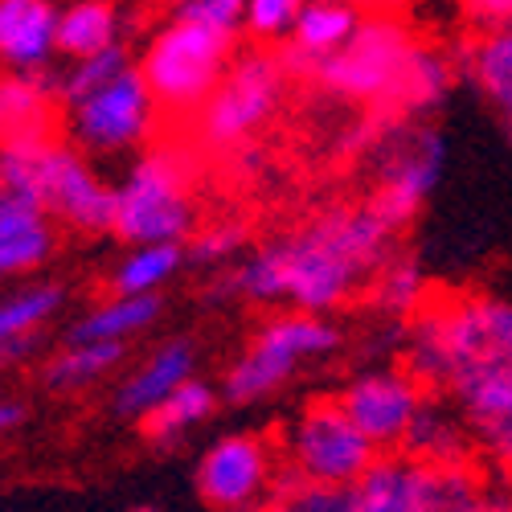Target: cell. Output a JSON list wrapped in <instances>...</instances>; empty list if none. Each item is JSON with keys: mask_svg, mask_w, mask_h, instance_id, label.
Returning <instances> with one entry per match:
<instances>
[{"mask_svg": "<svg viewBox=\"0 0 512 512\" xmlns=\"http://www.w3.org/2000/svg\"><path fill=\"white\" fill-rule=\"evenodd\" d=\"M459 17L467 21L472 37H492L512 29V0H472V5L459 9Z\"/></svg>", "mask_w": 512, "mask_h": 512, "instance_id": "8d00e7d4", "label": "cell"}, {"mask_svg": "<svg viewBox=\"0 0 512 512\" xmlns=\"http://www.w3.org/2000/svg\"><path fill=\"white\" fill-rule=\"evenodd\" d=\"M160 316V295H107L70 328L74 345H127Z\"/></svg>", "mask_w": 512, "mask_h": 512, "instance_id": "7402d4cb", "label": "cell"}, {"mask_svg": "<svg viewBox=\"0 0 512 512\" xmlns=\"http://www.w3.org/2000/svg\"><path fill=\"white\" fill-rule=\"evenodd\" d=\"M414 46H418V37L406 25V17L390 9H369L349 46L324 58L312 78L336 99L394 115V99L402 91Z\"/></svg>", "mask_w": 512, "mask_h": 512, "instance_id": "8992f818", "label": "cell"}, {"mask_svg": "<svg viewBox=\"0 0 512 512\" xmlns=\"http://www.w3.org/2000/svg\"><path fill=\"white\" fill-rule=\"evenodd\" d=\"M197 349L193 340L177 336V340H164V345H156L132 373H127L119 381L115 390V410L123 418H148L160 402H168L181 386H189V381L197 377Z\"/></svg>", "mask_w": 512, "mask_h": 512, "instance_id": "9a60e30c", "label": "cell"}, {"mask_svg": "<svg viewBox=\"0 0 512 512\" xmlns=\"http://www.w3.org/2000/svg\"><path fill=\"white\" fill-rule=\"evenodd\" d=\"M504 132H508V140H512V115H508V119H504Z\"/></svg>", "mask_w": 512, "mask_h": 512, "instance_id": "ab89813d", "label": "cell"}, {"mask_svg": "<svg viewBox=\"0 0 512 512\" xmlns=\"http://www.w3.org/2000/svg\"><path fill=\"white\" fill-rule=\"evenodd\" d=\"M213 410H218V386H209V381L193 377L189 386H181L173 398L160 402V406L144 418V435H148V443H156V447H173V443H181L189 431H197L205 418H213Z\"/></svg>", "mask_w": 512, "mask_h": 512, "instance_id": "83f0119b", "label": "cell"}, {"mask_svg": "<svg viewBox=\"0 0 512 512\" xmlns=\"http://www.w3.org/2000/svg\"><path fill=\"white\" fill-rule=\"evenodd\" d=\"M459 74L476 82V91L508 119L512 115V29L492 37H472L455 50Z\"/></svg>", "mask_w": 512, "mask_h": 512, "instance_id": "d4e9b609", "label": "cell"}, {"mask_svg": "<svg viewBox=\"0 0 512 512\" xmlns=\"http://www.w3.org/2000/svg\"><path fill=\"white\" fill-rule=\"evenodd\" d=\"M443 156H447V140L439 136V127L422 119H390V127L365 156L373 168L369 209L394 234H402L418 218L422 201L439 185Z\"/></svg>", "mask_w": 512, "mask_h": 512, "instance_id": "52a82bcc", "label": "cell"}, {"mask_svg": "<svg viewBox=\"0 0 512 512\" xmlns=\"http://www.w3.org/2000/svg\"><path fill=\"white\" fill-rule=\"evenodd\" d=\"M0 193L41 205L50 218L82 234H115V185L66 140L0 148Z\"/></svg>", "mask_w": 512, "mask_h": 512, "instance_id": "3957f363", "label": "cell"}, {"mask_svg": "<svg viewBox=\"0 0 512 512\" xmlns=\"http://www.w3.org/2000/svg\"><path fill=\"white\" fill-rule=\"evenodd\" d=\"M234 41L238 33H222L168 13V21L152 29L136 70L144 74L160 111L197 115L234 66Z\"/></svg>", "mask_w": 512, "mask_h": 512, "instance_id": "5b68a950", "label": "cell"}, {"mask_svg": "<svg viewBox=\"0 0 512 512\" xmlns=\"http://www.w3.org/2000/svg\"><path fill=\"white\" fill-rule=\"evenodd\" d=\"M398 455L426 467V472H443V467L476 463V439H472V426H467L459 406L426 394V402H422V410H418Z\"/></svg>", "mask_w": 512, "mask_h": 512, "instance_id": "2e32d148", "label": "cell"}, {"mask_svg": "<svg viewBox=\"0 0 512 512\" xmlns=\"http://www.w3.org/2000/svg\"><path fill=\"white\" fill-rule=\"evenodd\" d=\"M127 357V345H70L58 349L46 365V386L50 390H82V386H91V381L107 377L119 361Z\"/></svg>", "mask_w": 512, "mask_h": 512, "instance_id": "4dcf8cb0", "label": "cell"}, {"mask_svg": "<svg viewBox=\"0 0 512 512\" xmlns=\"http://www.w3.org/2000/svg\"><path fill=\"white\" fill-rule=\"evenodd\" d=\"M267 512H357V492L336 484H308L283 467Z\"/></svg>", "mask_w": 512, "mask_h": 512, "instance_id": "1f68e13d", "label": "cell"}, {"mask_svg": "<svg viewBox=\"0 0 512 512\" xmlns=\"http://www.w3.org/2000/svg\"><path fill=\"white\" fill-rule=\"evenodd\" d=\"M426 512H500V484L476 463L426 472Z\"/></svg>", "mask_w": 512, "mask_h": 512, "instance_id": "f1b7e54d", "label": "cell"}, {"mask_svg": "<svg viewBox=\"0 0 512 512\" xmlns=\"http://www.w3.org/2000/svg\"><path fill=\"white\" fill-rule=\"evenodd\" d=\"M246 246V226L242 222H209L189 238L185 259L201 263V267H222L230 259H238Z\"/></svg>", "mask_w": 512, "mask_h": 512, "instance_id": "e575fe53", "label": "cell"}, {"mask_svg": "<svg viewBox=\"0 0 512 512\" xmlns=\"http://www.w3.org/2000/svg\"><path fill=\"white\" fill-rule=\"evenodd\" d=\"M287 70L275 50H242L226 70L222 87L209 95V103L193 115L197 140L218 152H238L254 144V136L275 119L287 95Z\"/></svg>", "mask_w": 512, "mask_h": 512, "instance_id": "ba28073f", "label": "cell"}, {"mask_svg": "<svg viewBox=\"0 0 512 512\" xmlns=\"http://www.w3.org/2000/svg\"><path fill=\"white\" fill-rule=\"evenodd\" d=\"M394 230L361 205H332L324 213L283 234L218 279L209 300L238 295L250 304H291L304 316H324L340 308L361 287V279H373L394 259Z\"/></svg>", "mask_w": 512, "mask_h": 512, "instance_id": "6da1fadb", "label": "cell"}, {"mask_svg": "<svg viewBox=\"0 0 512 512\" xmlns=\"http://www.w3.org/2000/svg\"><path fill=\"white\" fill-rule=\"evenodd\" d=\"M62 107V70L0 74V148L54 140V111Z\"/></svg>", "mask_w": 512, "mask_h": 512, "instance_id": "4fadbf2b", "label": "cell"}, {"mask_svg": "<svg viewBox=\"0 0 512 512\" xmlns=\"http://www.w3.org/2000/svg\"><path fill=\"white\" fill-rule=\"evenodd\" d=\"M156 119H160V103L152 99L144 74L132 66L111 87L66 107V132L78 152L119 156V152L152 148Z\"/></svg>", "mask_w": 512, "mask_h": 512, "instance_id": "30bf717a", "label": "cell"}, {"mask_svg": "<svg viewBox=\"0 0 512 512\" xmlns=\"http://www.w3.org/2000/svg\"><path fill=\"white\" fill-rule=\"evenodd\" d=\"M279 459L287 472L308 484L357 488L361 476L381 459V451L357 431V422L336 398H316L283 426Z\"/></svg>", "mask_w": 512, "mask_h": 512, "instance_id": "9c48e42d", "label": "cell"}, {"mask_svg": "<svg viewBox=\"0 0 512 512\" xmlns=\"http://www.w3.org/2000/svg\"><path fill=\"white\" fill-rule=\"evenodd\" d=\"M357 512H426V467L406 455H381L361 476Z\"/></svg>", "mask_w": 512, "mask_h": 512, "instance_id": "d6986e66", "label": "cell"}, {"mask_svg": "<svg viewBox=\"0 0 512 512\" xmlns=\"http://www.w3.org/2000/svg\"><path fill=\"white\" fill-rule=\"evenodd\" d=\"M127 512H160L156 504H136V508H127Z\"/></svg>", "mask_w": 512, "mask_h": 512, "instance_id": "f35d334b", "label": "cell"}, {"mask_svg": "<svg viewBox=\"0 0 512 512\" xmlns=\"http://www.w3.org/2000/svg\"><path fill=\"white\" fill-rule=\"evenodd\" d=\"M254 340H259L263 349H271L279 361H287L291 369H300L304 361H320L340 349V328L324 316L283 312L254 332Z\"/></svg>", "mask_w": 512, "mask_h": 512, "instance_id": "603a6c76", "label": "cell"}, {"mask_svg": "<svg viewBox=\"0 0 512 512\" xmlns=\"http://www.w3.org/2000/svg\"><path fill=\"white\" fill-rule=\"evenodd\" d=\"M472 426V439H476V451L496 463L504 476H512V381L508 386H492V390H480L467 402H455Z\"/></svg>", "mask_w": 512, "mask_h": 512, "instance_id": "484cf974", "label": "cell"}, {"mask_svg": "<svg viewBox=\"0 0 512 512\" xmlns=\"http://www.w3.org/2000/svg\"><path fill=\"white\" fill-rule=\"evenodd\" d=\"M369 304L398 328H406L426 304H431V295H426V275L410 254H394V259L369 279Z\"/></svg>", "mask_w": 512, "mask_h": 512, "instance_id": "4316f807", "label": "cell"}, {"mask_svg": "<svg viewBox=\"0 0 512 512\" xmlns=\"http://www.w3.org/2000/svg\"><path fill=\"white\" fill-rule=\"evenodd\" d=\"M54 250L50 213L29 197L0 193V275H25Z\"/></svg>", "mask_w": 512, "mask_h": 512, "instance_id": "e0dca14e", "label": "cell"}, {"mask_svg": "<svg viewBox=\"0 0 512 512\" xmlns=\"http://www.w3.org/2000/svg\"><path fill=\"white\" fill-rule=\"evenodd\" d=\"M58 13L46 0H0V66L9 74L54 70Z\"/></svg>", "mask_w": 512, "mask_h": 512, "instance_id": "5bb4252c", "label": "cell"}, {"mask_svg": "<svg viewBox=\"0 0 512 512\" xmlns=\"http://www.w3.org/2000/svg\"><path fill=\"white\" fill-rule=\"evenodd\" d=\"M123 46V13L107 0H74L58 13V54L70 62Z\"/></svg>", "mask_w": 512, "mask_h": 512, "instance_id": "44dd1931", "label": "cell"}, {"mask_svg": "<svg viewBox=\"0 0 512 512\" xmlns=\"http://www.w3.org/2000/svg\"><path fill=\"white\" fill-rule=\"evenodd\" d=\"M132 50L127 46H115V50H103L95 58H82V62H70L62 70V107H74L82 99H91L95 91L111 87L115 78H123L127 70H132Z\"/></svg>", "mask_w": 512, "mask_h": 512, "instance_id": "d6a6232c", "label": "cell"}, {"mask_svg": "<svg viewBox=\"0 0 512 512\" xmlns=\"http://www.w3.org/2000/svg\"><path fill=\"white\" fill-rule=\"evenodd\" d=\"M197 156L185 144H152L115 185V234L127 246H185L197 234Z\"/></svg>", "mask_w": 512, "mask_h": 512, "instance_id": "277c9868", "label": "cell"}, {"mask_svg": "<svg viewBox=\"0 0 512 512\" xmlns=\"http://www.w3.org/2000/svg\"><path fill=\"white\" fill-rule=\"evenodd\" d=\"M185 263V246H132L111 271V295H160Z\"/></svg>", "mask_w": 512, "mask_h": 512, "instance_id": "f546056e", "label": "cell"}, {"mask_svg": "<svg viewBox=\"0 0 512 512\" xmlns=\"http://www.w3.org/2000/svg\"><path fill=\"white\" fill-rule=\"evenodd\" d=\"M336 402L345 406V414L357 422V431L381 451L394 455L402 451L410 426L426 402V390L406 373V369H365L349 377V386L336 394Z\"/></svg>", "mask_w": 512, "mask_h": 512, "instance_id": "7c38bea8", "label": "cell"}, {"mask_svg": "<svg viewBox=\"0 0 512 512\" xmlns=\"http://www.w3.org/2000/svg\"><path fill=\"white\" fill-rule=\"evenodd\" d=\"M62 300L66 295L54 283H33L0 300V369L33 349L37 332L62 312Z\"/></svg>", "mask_w": 512, "mask_h": 512, "instance_id": "ac0fdd59", "label": "cell"}, {"mask_svg": "<svg viewBox=\"0 0 512 512\" xmlns=\"http://www.w3.org/2000/svg\"><path fill=\"white\" fill-rule=\"evenodd\" d=\"M459 78V66H455V54L431 46V41L418 37V46L410 54V66H406V78H402V91L394 99V115L398 119H422L447 103L451 87Z\"/></svg>", "mask_w": 512, "mask_h": 512, "instance_id": "ffe728a7", "label": "cell"}, {"mask_svg": "<svg viewBox=\"0 0 512 512\" xmlns=\"http://www.w3.org/2000/svg\"><path fill=\"white\" fill-rule=\"evenodd\" d=\"M21 418H25V406L21 402H5V398H0V435H9Z\"/></svg>", "mask_w": 512, "mask_h": 512, "instance_id": "74e56055", "label": "cell"}, {"mask_svg": "<svg viewBox=\"0 0 512 512\" xmlns=\"http://www.w3.org/2000/svg\"><path fill=\"white\" fill-rule=\"evenodd\" d=\"M168 13L185 17V21H197V25H209V29H222V33H238L246 5L242 0H185V5L168 9Z\"/></svg>", "mask_w": 512, "mask_h": 512, "instance_id": "d590c367", "label": "cell"}, {"mask_svg": "<svg viewBox=\"0 0 512 512\" xmlns=\"http://www.w3.org/2000/svg\"><path fill=\"white\" fill-rule=\"evenodd\" d=\"M402 369L422 390L467 402L512 381V300L500 295H439L402 328Z\"/></svg>", "mask_w": 512, "mask_h": 512, "instance_id": "7a4b0ae2", "label": "cell"}, {"mask_svg": "<svg viewBox=\"0 0 512 512\" xmlns=\"http://www.w3.org/2000/svg\"><path fill=\"white\" fill-rule=\"evenodd\" d=\"M295 21H300V0H250L242 13V29L259 50L287 46Z\"/></svg>", "mask_w": 512, "mask_h": 512, "instance_id": "836d02e7", "label": "cell"}, {"mask_svg": "<svg viewBox=\"0 0 512 512\" xmlns=\"http://www.w3.org/2000/svg\"><path fill=\"white\" fill-rule=\"evenodd\" d=\"M369 9L361 5H345V0H308L300 5V21H295L291 46L304 50L308 58H316V66L332 54H340L353 41V33L361 29Z\"/></svg>", "mask_w": 512, "mask_h": 512, "instance_id": "cb8c5ba5", "label": "cell"}, {"mask_svg": "<svg viewBox=\"0 0 512 512\" xmlns=\"http://www.w3.org/2000/svg\"><path fill=\"white\" fill-rule=\"evenodd\" d=\"M283 472L279 451L263 435H222L197 459V496L218 512H267Z\"/></svg>", "mask_w": 512, "mask_h": 512, "instance_id": "8fae6325", "label": "cell"}]
</instances>
